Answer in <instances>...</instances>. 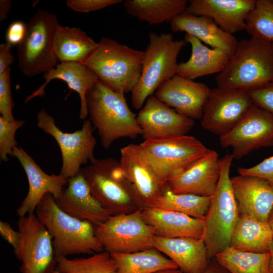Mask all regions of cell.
I'll list each match as a JSON object with an SVG mask.
<instances>
[{
	"mask_svg": "<svg viewBox=\"0 0 273 273\" xmlns=\"http://www.w3.org/2000/svg\"><path fill=\"white\" fill-rule=\"evenodd\" d=\"M202 273H230L214 258L211 259L206 269Z\"/></svg>",
	"mask_w": 273,
	"mask_h": 273,
	"instance_id": "ee69618b",
	"label": "cell"
},
{
	"mask_svg": "<svg viewBox=\"0 0 273 273\" xmlns=\"http://www.w3.org/2000/svg\"><path fill=\"white\" fill-rule=\"evenodd\" d=\"M214 258L230 273H268L270 253L244 251L229 246Z\"/></svg>",
	"mask_w": 273,
	"mask_h": 273,
	"instance_id": "1f68e13d",
	"label": "cell"
},
{
	"mask_svg": "<svg viewBox=\"0 0 273 273\" xmlns=\"http://www.w3.org/2000/svg\"><path fill=\"white\" fill-rule=\"evenodd\" d=\"M12 7V2L10 0L0 1V20L7 19Z\"/></svg>",
	"mask_w": 273,
	"mask_h": 273,
	"instance_id": "f6af8a7d",
	"label": "cell"
},
{
	"mask_svg": "<svg viewBox=\"0 0 273 273\" xmlns=\"http://www.w3.org/2000/svg\"><path fill=\"white\" fill-rule=\"evenodd\" d=\"M273 233L268 222L261 221L245 214H239L230 246L255 253L270 251Z\"/></svg>",
	"mask_w": 273,
	"mask_h": 273,
	"instance_id": "f1b7e54d",
	"label": "cell"
},
{
	"mask_svg": "<svg viewBox=\"0 0 273 273\" xmlns=\"http://www.w3.org/2000/svg\"><path fill=\"white\" fill-rule=\"evenodd\" d=\"M26 174L29 189L28 193L17 210L19 217L34 213L43 196L48 193L58 198L64 191L68 179L61 174H48L36 163L33 158L21 147H16L13 152Z\"/></svg>",
	"mask_w": 273,
	"mask_h": 273,
	"instance_id": "ac0fdd59",
	"label": "cell"
},
{
	"mask_svg": "<svg viewBox=\"0 0 273 273\" xmlns=\"http://www.w3.org/2000/svg\"><path fill=\"white\" fill-rule=\"evenodd\" d=\"M210 90L204 83L175 75L161 84L154 96L179 114L201 119Z\"/></svg>",
	"mask_w": 273,
	"mask_h": 273,
	"instance_id": "e0dca14e",
	"label": "cell"
},
{
	"mask_svg": "<svg viewBox=\"0 0 273 273\" xmlns=\"http://www.w3.org/2000/svg\"><path fill=\"white\" fill-rule=\"evenodd\" d=\"M270 259L268 266V273H273V242L270 248Z\"/></svg>",
	"mask_w": 273,
	"mask_h": 273,
	"instance_id": "bcb514c9",
	"label": "cell"
},
{
	"mask_svg": "<svg viewBox=\"0 0 273 273\" xmlns=\"http://www.w3.org/2000/svg\"><path fill=\"white\" fill-rule=\"evenodd\" d=\"M53 49L58 61L84 63L98 46L85 32L79 28L56 26Z\"/></svg>",
	"mask_w": 273,
	"mask_h": 273,
	"instance_id": "83f0119b",
	"label": "cell"
},
{
	"mask_svg": "<svg viewBox=\"0 0 273 273\" xmlns=\"http://www.w3.org/2000/svg\"><path fill=\"white\" fill-rule=\"evenodd\" d=\"M239 214L267 222L273 208V187L263 178L239 175L231 178Z\"/></svg>",
	"mask_w": 273,
	"mask_h": 273,
	"instance_id": "7402d4cb",
	"label": "cell"
},
{
	"mask_svg": "<svg viewBox=\"0 0 273 273\" xmlns=\"http://www.w3.org/2000/svg\"><path fill=\"white\" fill-rule=\"evenodd\" d=\"M26 32V23L19 20L13 22L6 31V42L12 46H19L24 39Z\"/></svg>",
	"mask_w": 273,
	"mask_h": 273,
	"instance_id": "60d3db41",
	"label": "cell"
},
{
	"mask_svg": "<svg viewBox=\"0 0 273 273\" xmlns=\"http://www.w3.org/2000/svg\"><path fill=\"white\" fill-rule=\"evenodd\" d=\"M56 270L58 273H117V267L111 254L105 251L86 258L57 257Z\"/></svg>",
	"mask_w": 273,
	"mask_h": 273,
	"instance_id": "836d02e7",
	"label": "cell"
},
{
	"mask_svg": "<svg viewBox=\"0 0 273 273\" xmlns=\"http://www.w3.org/2000/svg\"><path fill=\"white\" fill-rule=\"evenodd\" d=\"M238 171L240 175H252L263 178L273 187V155L252 167H240Z\"/></svg>",
	"mask_w": 273,
	"mask_h": 273,
	"instance_id": "f35d334b",
	"label": "cell"
},
{
	"mask_svg": "<svg viewBox=\"0 0 273 273\" xmlns=\"http://www.w3.org/2000/svg\"><path fill=\"white\" fill-rule=\"evenodd\" d=\"M35 213L52 237L56 258L103 251L96 236L95 225L63 211L52 194L48 193L43 196Z\"/></svg>",
	"mask_w": 273,
	"mask_h": 273,
	"instance_id": "7a4b0ae2",
	"label": "cell"
},
{
	"mask_svg": "<svg viewBox=\"0 0 273 273\" xmlns=\"http://www.w3.org/2000/svg\"><path fill=\"white\" fill-rule=\"evenodd\" d=\"M219 155L210 150L188 168L169 179L168 188L173 193L211 197L220 176Z\"/></svg>",
	"mask_w": 273,
	"mask_h": 273,
	"instance_id": "d6986e66",
	"label": "cell"
},
{
	"mask_svg": "<svg viewBox=\"0 0 273 273\" xmlns=\"http://www.w3.org/2000/svg\"><path fill=\"white\" fill-rule=\"evenodd\" d=\"M187 0H126L123 3L126 13L149 25L171 21L186 11Z\"/></svg>",
	"mask_w": 273,
	"mask_h": 273,
	"instance_id": "f546056e",
	"label": "cell"
},
{
	"mask_svg": "<svg viewBox=\"0 0 273 273\" xmlns=\"http://www.w3.org/2000/svg\"><path fill=\"white\" fill-rule=\"evenodd\" d=\"M12 48V46L7 42L0 45V74L10 67L14 61Z\"/></svg>",
	"mask_w": 273,
	"mask_h": 273,
	"instance_id": "7bdbcfd3",
	"label": "cell"
},
{
	"mask_svg": "<svg viewBox=\"0 0 273 273\" xmlns=\"http://www.w3.org/2000/svg\"><path fill=\"white\" fill-rule=\"evenodd\" d=\"M17 225L21 240L14 253L21 262V272L55 273L52 237L36 214L19 217Z\"/></svg>",
	"mask_w": 273,
	"mask_h": 273,
	"instance_id": "8fae6325",
	"label": "cell"
},
{
	"mask_svg": "<svg viewBox=\"0 0 273 273\" xmlns=\"http://www.w3.org/2000/svg\"><path fill=\"white\" fill-rule=\"evenodd\" d=\"M253 104L247 90L211 89L204 106L201 126L220 136L232 130Z\"/></svg>",
	"mask_w": 273,
	"mask_h": 273,
	"instance_id": "5bb4252c",
	"label": "cell"
},
{
	"mask_svg": "<svg viewBox=\"0 0 273 273\" xmlns=\"http://www.w3.org/2000/svg\"><path fill=\"white\" fill-rule=\"evenodd\" d=\"M83 170L93 196L113 215L144 207L119 161L95 158Z\"/></svg>",
	"mask_w": 273,
	"mask_h": 273,
	"instance_id": "52a82bcc",
	"label": "cell"
},
{
	"mask_svg": "<svg viewBox=\"0 0 273 273\" xmlns=\"http://www.w3.org/2000/svg\"><path fill=\"white\" fill-rule=\"evenodd\" d=\"M248 91L255 105L273 115V81Z\"/></svg>",
	"mask_w": 273,
	"mask_h": 273,
	"instance_id": "74e56055",
	"label": "cell"
},
{
	"mask_svg": "<svg viewBox=\"0 0 273 273\" xmlns=\"http://www.w3.org/2000/svg\"><path fill=\"white\" fill-rule=\"evenodd\" d=\"M43 77L45 79L44 82L26 97L25 103H27L34 98L43 97L45 94V87L51 81L54 79L62 80L67 84L69 88L78 94L80 100L79 117L80 119L85 120L88 115L86 94L99 79L96 74L83 63L62 62L45 73Z\"/></svg>",
	"mask_w": 273,
	"mask_h": 273,
	"instance_id": "cb8c5ba5",
	"label": "cell"
},
{
	"mask_svg": "<svg viewBox=\"0 0 273 273\" xmlns=\"http://www.w3.org/2000/svg\"><path fill=\"white\" fill-rule=\"evenodd\" d=\"M117 273H155L178 268L176 264L155 248L128 253H111Z\"/></svg>",
	"mask_w": 273,
	"mask_h": 273,
	"instance_id": "4dcf8cb0",
	"label": "cell"
},
{
	"mask_svg": "<svg viewBox=\"0 0 273 273\" xmlns=\"http://www.w3.org/2000/svg\"><path fill=\"white\" fill-rule=\"evenodd\" d=\"M187 43L185 39L175 40L170 33H149L141 77L131 92L134 109L140 110L161 84L176 75L177 58Z\"/></svg>",
	"mask_w": 273,
	"mask_h": 273,
	"instance_id": "8992f818",
	"label": "cell"
},
{
	"mask_svg": "<svg viewBox=\"0 0 273 273\" xmlns=\"http://www.w3.org/2000/svg\"><path fill=\"white\" fill-rule=\"evenodd\" d=\"M140 145L167 181L188 168L210 150L196 138L187 135L145 140Z\"/></svg>",
	"mask_w": 273,
	"mask_h": 273,
	"instance_id": "7c38bea8",
	"label": "cell"
},
{
	"mask_svg": "<svg viewBox=\"0 0 273 273\" xmlns=\"http://www.w3.org/2000/svg\"><path fill=\"white\" fill-rule=\"evenodd\" d=\"M155 273H184L179 269L177 268H169L158 271Z\"/></svg>",
	"mask_w": 273,
	"mask_h": 273,
	"instance_id": "7dc6e473",
	"label": "cell"
},
{
	"mask_svg": "<svg viewBox=\"0 0 273 273\" xmlns=\"http://www.w3.org/2000/svg\"><path fill=\"white\" fill-rule=\"evenodd\" d=\"M144 51L103 37L83 63L113 90L132 92L141 77Z\"/></svg>",
	"mask_w": 273,
	"mask_h": 273,
	"instance_id": "277c9868",
	"label": "cell"
},
{
	"mask_svg": "<svg viewBox=\"0 0 273 273\" xmlns=\"http://www.w3.org/2000/svg\"><path fill=\"white\" fill-rule=\"evenodd\" d=\"M267 222L273 233V208L269 214Z\"/></svg>",
	"mask_w": 273,
	"mask_h": 273,
	"instance_id": "c3c4849f",
	"label": "cell"
},
{
	"mask_svg": "<svg viewBox=\"0 0 273 273\" xmlns=\"http://www.w3.org/2000/svg\"><path fill=\"white\" fill-rule=\"evenodd\" d=\"M153 247L172 260L184 273H202L211 260L201 238L155 236Z\"/></svg>",
	"mask_w": 273,
	"mask_h": 273,
	"instance_id": "603a6c76",
	"label": "cell"
},
{
	"mask_svg": "<svg viewBox=\"0 0 273 273\" xmlns=\"http://www.w3.org/2000/svg\"><path fill=\"white\" fill-rule=\"evenodd\" d=\"M185 40L191 46L190 58L178 64L176 75L193 80L223 70L230 56L223 51L209 48L195 36L186 34Z\"/></svg>",
	"mask_w": 273,
	"mask_h": 273,
	"instance_id": "4316f807",
	"label": "cell"
},
{
	"mask_svg": "<svg viewBox=\"0 0 273 273\" xmlns=\"http://www.w3.org/2000/svg\"><path fill=\"white\" fill-rule=\"evenodd\" d=\"M0 234L3 238L13 247V249L17 247L21 240L20 234L18 231L13 230L9 223L1 221Z\"/></svg>",
	"mask_w": 273,
	"mask_h": 273,
	"instance_id": "b9f144b4",
	"label": "cell"
},
{
	"mask_svg": "<svg viewBox=\"0 0 273 273\" xmlns=\"http://www.w3.org/2000/svg\"><path fill=\"white\" fill-rule=\"evenodd\" d=\"M219 142L223 148H232L236 160L261 147L273 146V115L253 104L232 130L219 136Z\"/></svg>",
	"mask_w": 273,
	"mask_h": 273,
	"instance_id": "4fadbf2b",
	"label": "cell"
},
{
	"mask_svg": "<svg viewBox=\"0 0 273 273\" xmlns=\"http://www.w3.org/2000/svg\"><path fill=\"white\" fill-rule=\"evenodd\" d=\"M121 0H67V7L80 13L96 11L107 7L119 4Z\"/></svg>",
	"mask_w": 273,
	"mask_h": 273,
	"instance_id": "ab89813d",
	"label": "cell"
},
{
	"mask_svg": "<svg viewBox=\"0 0 273 273\" xmlns=\"http://www.w3.org/2000/svg\"><path fill=\"white\" fill-rule=\"evenodd\" d=\"M86 103L89 119L104 148L108 149L119 139L142 135L136 116L128 107L124 95L113 90L100 80L87 92Z\"/></svg>",
	"mask_w": 273,
	"mask_h": 273,
	"instance_id": "6da1fadb",
	"label": "cell"
},
{
	"mask_svg": "<svg viewBox=\"0 0 273 273\" xmlns=\"http://www.w3.org/2000/svg\"><path fill=\"white\" fill-rule=\"evenodd\" d=\"M245 22L251 37L273 41V0H256Z\"/></svg>",
	"mask_w": 273,
	"mask_h": 273,
	"instance_id": "e575fe53",
	"label": "cell"
},
{
	"mask_svg": "<svg viewBox=\"0 0 273 273\" xmlns=\"http://www.w3.org/2000/svg\"><path fill=\"white\" fill-rule=\"evenodd\" d=\"M67 188L55 201L67 214L94 225L107 220L112 214L92 195L83 169L68 179Z\"/></svg>",
	"mask_w": 273,
	"mask_h": 273,
	"instance_id": "ffe728a7",
	"label": "cell"
},
{
	"mask_svg": "<svg viewBox=\"0 0 273 273\" xmlns=\"http://www.w3.org/2000/svg\"><path fill=\"white\" fill-rule=\"evenodd\" d=\"M59 21L55 14L38 10L26 23L25 37L18 46V67L24 75L44 74L57 64L53 38Z\"/></svg>",
	"mask_w": 273,
	"mask_h": 273,
	"instance_id": "ba28073f",
	"label": "cell"
},
{
	"mask_svg": "<svg viewBox=\"0 0 273 273\" xmlns=\"http://www.w3.org/2000/svg\"><path fill=\"white\" fill-rule=\"evenodd\" d=\"M136 119L144 141L186 135L194 125L193 119L179 114L154 95L147 98Z\"/></svg>",
	"mask_w": 273,
	"mask_h": 273,
	"instance_id": "2e32d148",
	"label": "cell"
},
{
	"mask_svg": "<svg viewBox=\"0 0 273 273\" xmlns=\"http://www.w3.org/2000/svg\"><path fill=\"white\" fill-rule=\"evenodd\" d=\"M215 81L218 87L247 90L272 82L273 41L251 37L239 41Z\"/></svg>",
	"mask_w": 273,
	"mask_h": 273,
	"instance_id": "3957f363",
	"label": "cell"
},
{
	"mask_svg": "<svg viewBox=\"0 0 273 273\" xmlns=\"http://www.w3.org/2000/svg\"><path fill=\"white\" fill-rule=\"evenodd\" d=\"M25 121L14 119L8 121L0 116V158L6 162L8 155L12 156L14 149L17 147L15 139L17 130L23 126Z\"/></svg>",
	"mask_w": 273,
	"mask_h": 273,
	"instance_id": "d590c367",
	"label": "cell"
},
{
	"mask_svg": "<svg viewBox=\"0 0 273 273\" xmlns=\"http://www.w3.org/2000/svg\"><path fill=\"white\" fill-rule=\"evenodd\" d=\"M119 162L144 207L150 206L167 187L165 176L140 144L122 148Z\"/></svg>",
	"mask_w": 273,
	"mask_h": 273,
	"instance_id": "9a60e30c",
	"label": "cell"
},
{
	"mask_svg": "<svg viewBox=\"0 0 273 273\" xmlns=\"http://www.w3.org/2000/svg\"><path fill=\"white\" fill-rule=\"evenodd\" d=\"M233 159L231 154H226L220 159L219 180L204 219L201 239L205 245L210 260L230 246L239 216L230 176Z\"/></svg>",
	"mask_w": 273,
	"mask_h": 273,
	"instance_id": "5b68a950",
	"label": "cell"
},
{
	"mask_svg": "<svg viewBox=\"0 0 273 273\" xmlns=\"http://www.w3.org/2000/svg\"><path fill=\"white\" fill-rule=\"evenodd\" d=\"M11 68L9 67L0 74V113L8 121L15 119L12 114L14 105L11 95Z\"/></svg>",
	"mask_w": 273,
	"mask_h": 273,
	"instance_id": "8d00e7d4",
	"label": "cell"
},
{
	"mask_svg": "<svg viewBox=\"0 0 273 273\" xmlns=\"http://www.w3.org/2000/svg\"><path fill=\"white\" fill-rule=\"evenodd\" d=\"M211 199V196L175 193L167 186L163 193L149 207L176 211L193 217L204 219Z\"/></svg>",
	"mask_w": 273,
	"mask_h": 273,
	"instance_id": "d6a6232c",
	"label": "cell"
},
{
	"mask_svg": "<svg viewBox=\"0 0 273 273\" xmlns=\"http://www.w3.org/2000/svg\"><path fill=\"white\" fill-rule=\"evenodd\" d=\"M256 0H190L186 12L212 18L224 31L233 34L245 30L246 18Z\"/></svg>",
	"mask_w": 273,
	"mask_h": 273,
	"instance_id": "44dd1931",
	"label": "cell"
},
{
	"mask_svg": "<svg viewBox=\"0 0 273 273\" xmlns=\"http://www.w3.org/2000/svg\"><path fill=\"white\" fill-rule=\"evenodd\" d=\"M170 27L173 32H185L212 48L223 51L230 57L235 53L238 42L234 35L222 30L206 16H196L185 11L171 21Z\"/></svg>",
	"mask_w": 273,
	"mask_h": 273,
	"instance_id": "d4e9b609",
	"label": "cell"
},
{
	"mask_svg": "<svg viewBox=\"0 0 273 273\" xmlns=\"http://www.w3.org/2000/svg\"><path fill=\"white\" fill-rule=\"evenodd\" d=\"M37 126L52 136L60 147L62 165L60 174L69 179L75 176L82 164L95 157L94 152L97 144L93 132L94 128L89 119H85L80 129L73 132H65L56 124L55 119L44 109L37 115Z\"/></svg>",
	"mask_w": 273,
	"mask_h": 273,
	"instance_id": "30bf717a",
	"label": "cell"
},
{
	"mask_svg": "<svg viewBox=\"0 0 273 273\" xmlns=\"http://www.w3.org/2000/svg\"><path fill=\"white\" fill-rule=\"evenodd\" d=\"M143 208L112 215L95 225L96 236L106 251L128 253L154 248L155 233L143 218Z\"/></svg>",
	"mask_w": 273,
	"mask_h": 273,
	"instance_id": "9c48e42d",
	"label": "cell"
},
{
	"mask_svg": "<svg viewBox=\"0 0 273 273\" xmlns=\"http://www.w3.org/2000/svg\"><path fill=\"white\" fill-rule=\"evenodd\" d=\"M142 215L154 230L155 235L164 238L192 237L201 239L204 219L183 213L157 208L143 207Z\"/></svg>",
	"mask_w": 273,
	"mask_h": 273,
	"instance_id": "484cf974",
	"label": "cell"
}]
</instances>
